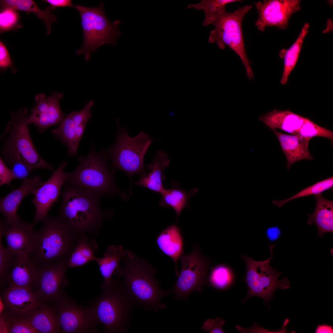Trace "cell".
<instances>
[{"label":"cell","mask_w":333,"mask_h":333,"mask_svg":"<svg viewBox=\"0 0 333 333\" xmlns=\"http://www.w3.org/2000/svg\"><path fill=\"white\" fill-rule=\"evenodd\" d=\"M123 258V266H119L116 269L115 275L121 278L137 306L155 313L165 308L166 305L161 302L170 292L169 290H164L160 287L154 276L156 268L130 250Z\"/></svg>","instance_id":"1"},{"label":"cell","mask_w":333,"mask_h":333,"mask_svg":"<svg viewBox=\"0 0 333 333\" xmlns=\"http://www.w3.org/2000/svg\"><path fill=\"white\" fill-rule=\"evenodd\" d=\"M58 215L78 234L97 232L106 214L100 204V197L65 183Z\"/></svg>","instance_id":"2"},{"label":"cell","mask_w":333,"mask_h":333,"mask_svg":"<svg viewBox=\"0 0 333 333\" xmlns=\"http://www.w3.org/2000/svg\"><path fill=\"white\" fill-rule=\"evenodd\" d=\"M101 288L102 293L89 306L97 323L103 325L105 333L126 332L136 304L118 277L109 286Z\"/></svg>","instance_id":"3"},{"label":"cell","mask_w":333,"mask_h":333,"mask_svg":"<svg viewBox=\"0 0 333 333\" xmlns=\"http://www.w3.org/2000/svg\"><path fill=\"white\" fill-rule=\"evenodd\" d=\"M27 112V109L21 108L17 113H10L11 119L0 138L1 158L7 164L20 161L32 171L41 168L54 171L52 166L42 158L33 144L28 127Z\"/></svg>","instance_id":"4"},{"label":"cell","mask_w":333,"mask_h":333,"mask_svg":"<svg viewBox=\"0 0 333 333\" xmlns=\"http://www.w3.org/2000/svg\"><path fill=\"white\" fill-rule=\"evenodd\" d=\"M41 229L35 232L33 250L30 253L40 266L63 256L69 257L78 236L59 216L47 215Z\"/></svg>","instance_id":"5"},{"label":"cell","mask_w":333,"mask_h":333,"mask_svg":"<svg viewBox=\"0 0 333 333\" xmlns=\"http://www.w3.org/2000/svg\"><path fill=\"white\" fill-rule=\"evenodd\" d=\"M108 159L103 153L98 154L92 148L87 156L78 158L76 169L66 173L65 183L100 197L119 193L113 172L108 167Z\"/></svg>","instance_id":"6"},{"label":"cell","mask_w":333,"mask_h":333,"mask_svg":"<svg viewBox=\"0 0 333 333\" xmlns=\"http://www.w3.org/2000/svg\"><path fill=\"white\" fill-rule=\"evenodd\" d=\"M75 7L80 14L83 35V45L76 51V55H84L85 60L88 61L92 53L102 45H116L121 35L118 28L120 21H109L102 2L95 7L77 5Z\"/></svg>","instance_id":"7"},{"label":"cell","mask_w":333,"mask_h":333,"mask_svg":"<svg viewBox=\"0 0 333 333\" xmlns=\"http://www.w3.org/2000/svg\"><path fill=\"white\" fill-rule=\"evenodd\" d=\"M153 141L142 131L133 138L125 129L119 128L115 142L103 153L111 158L113 171L121 170L130 176L144 175L146 174L144 157Z\"/></svg>","instance_id":"8"},{"label":"cell","mask_w":333,"mask_h":333,"mask_svg":"<svg viewBox=\"0 0 333 333\" xmlns=\"http://www.w3.org/2000/svg\"><path fill=\"white\" fill-rule=\"evenodd\" d=\"M252 7V5H246L232 12H225L212 23L214 28L211 31L208 39L209 43H216L220 49H223L227 45L237 54L249 79L253 78V74L245 52L242 23L244 16Z\"/></svg>","instance_id":"9"},{"label":"cell","mask_w":333,"mask_h":333,"mask_svg":"<svg viewBox=\"0 0 333 333\" xmlns=\"http://www.w3.org/2000/svg\"><path fill=\"white\" fill-rule=\"evenodd\" d=\"M271 256L262 261H256L244 254L241 255L246 265V271L243 280L248 287L247 294L243 303L249 297L257 296L261 298L265 303H268L276 290L290 288L287 277L280 280L279 276L283 273L272 268L269 262L273 257V249L275 245H269Z\"/></svg>","instance_id":"10"},{"label":"cell","mask_w":333,"mask_h":333,"mask_svg":"<svg viewBox=\"0 0 333 333\" xmlns=\"http://www.w3.org/2000/svg\"><path fill=\"white\" fill-rule=\"evenodd\" d=\"M181 268L174 287L169 290L177 299H187L193 291H200L208 281L207 273L210 262L200 254L196 245L190 254L179 258Z\"/></svg>","instance_id":"11"},{"label":"cell","mask_w":333,"mask_h":333,"mask_svg":"<svg viewBox=\"0 0 333 333\" xmlns=\"http://www.w3.org/2000/svg\"><path fill=\"white\" fill-rule=\"evenodd\" d=\"M54 309L59 319L61 332L98 333L94 318L89 306L83 307L65 295L60 294L53 301Z\"/></svg>","instance_id":"12"},{"label":"cell","mask_w":333,"mask_h":333,"mask_svg":"<svg viewBox=\"0 0 333 333\" xmlns=\"http://www.w3.org/2000/svg\"><path fill=\"white\" fill-rule=\"evenodd\" d=\"M69 257H61L39 268L31 288L42 302L54 301L61 293V286L69 267Z\"/></svg>","instance_id":"13"},{"label":"cell","mask_w":333,"mask_h":333,"mask_svg":"<svg viewBox=\"0 0 333 333\" xmlns=\"http://www.w3.org/2000/svg\"><path fill=\"white\" fill-rule=\"evenodd\" d=\"M299 0H269L255 2L258 18L255 24L261 31L268 27L286 29L291 15L299 10Z\"/></svg>","instance_id":"14"},{"label":"cell","mask_w":333,"mask_h":333,"mask_svg":"<svg viewBox=\"0 0 333 333\" xmlns=\"http://www.w3.org/2000/svg\"><path fill=\"white\" fill-rule=\"evenodd\" d=\"M67 165L66 162H62L49 179L33 192L34 197L31 201L34 204L35 212L32 223L35 225L44 220L49 210L58 200L66 179V173L64 170Z\"/></svg>","instance_id":"15"},{"label":"cell","mask_w":333,"mask_h":333,"mask_svg":"<svg viewBox=\"0 0 333 333\" xmlns=\"http://www.w3.org/2000/svg\"><path fill=\"white\" fill-rule=\"evenodd\" d=\"M63 96L62 93L56 92L47 97L43 94L36 95V104L28 116V124L35 125L40 134L50 126L60 125L65 115L61 111L59 104Z\"/></svg>","instance_id":"16"},{"label":"cell","mask_w":333,"mask_h":333,"mask_svg":"<svg viewBox=\"0 0 333 333\" xmlns=\"http://www.w3.org/2000/svg\"><path fill=\"white\" fill-rule=\"evenodd\" d=\"M35 225L20 219L10 223L0 220V234L5 239L7 247L15 254L31 253L33 249Z\"/></svg>","instance_id":"17"},{"label":"cell","mask_w":333,"mask_h":333,"mask_svg":"<svg viewBox=\"0 0 333 333\" xmlns=\"http://www.w3.org/2000/svg\"><path fill=\"white\" fill-rule=\"evenodd\" d=\"M3 302L10 314L23 317L43 304L30 287L9 286L3 294Z\"/></svg>","instance_id":"18"},{"label":"cell","mask_w":333,"mask_h":333,"mask_svg":"<svg viewBox=\"0 0 333 333\" xmlns=\"http://www.w3.org/2000/svg\"><path fill=\"white\" fill-rule=\"evenodd\" d=\"M44 182L38 176L28 178L23 181L19 187L14 189L1 199L0 211L7 223L10 224L20 219L16 212L23 199L29 194H33Z\"/></svg>","instance_id":"19"},{"label":"cell","mask_w":333,"mask_h":333,"mask_svg":"<svg viewBox=\"0 0 333 333\" xmlns=\"http://www.w3.org/2000/svg\"><path fill=\"white\" fill-rule=\"evenodd\" d=\"M40 267L30 253L15 254L6 279L9 286L31 288Z\"/></svg>","instance_id":"20"},{"label":"cell","mask_w":333,"mask_h":333,"mask_svg":"<svg viewBox=\"0 0 333 333\" xmlns=\"http://www.w3.org/2000/svg\"><path fill=\"white\" fill-rule=\"evenodd\" d=\"M271 130L277 136L286 156V168L288 170L296 162L304 159H313L308 149V144L311 139L299 135L284 134L276 129Z\"/></svg>","instance_id":"21"},{"label":"cell","mask_w":333,"mask_h":333,"mask_svg":"<svg viewBox=\"0 0 333 333\" xmlns=\"http://www.w3.org/2000/svg\"><path fill=\"white\" fill-rule=\"evenodd\" d=\"M308 118L288 110L275 109L261 116L259 119L271 130L277 128L296 135Z\"/></svg>","instance_id":"22"},{"label":"cell","mask_w":333,"mask_h":333,"mask_svg":"<svg viewBox=\"0 0 333 333\" xmlns=\"http://www.w3.org/2000/svg\"><path fill=\"white\" fill-rule=\"evenodd\" d=\"M170 163L166 153L161 150L157 151L152 162L147 166L150 171L147 175H141L139 179L134 183V184L161 194L165 189L162 182L165 179L164 169Z\"/></svg>","instance_id":"23"},{"label":"cell","mask_w":333,"mask_h":333,"mask_svg":"<svg viewBox=\"0 0 333 333\" xmlns=\"http://www.w3.org/2000/svg\"><path fill=\"white\" fill-rule=\"evenodd\" d=\"M156 242L162 252L173 261L175 273L178 276L179 274L178 261L183 255V237L180 229L175 225L170 226L158 236Z\"/></svg>","instance_id":"24"},{"label":"cell","mask_w":333,"mask_h":333,"mask_svg":"<svg viewBox=\"0 0 333 333\" xmlns=\"http://www.w3.org/2000/svg\"><path fill=\"white\" fill-rule=\"evenodd\" d=\"M38 333L61 332L59 320L54 308L42 304L23 316Z\"/></svg>","instance_id":"25"},{"label":"cell","mask_w":333,"mask_h":333,"mask_svg":"<svg viewBox=\"0 0 333 333\" xmlns=\"http://www.w3.org/2000/svg\"><path fill=\"white\" fill-rule=\"evenodd\" d=\"M316 205L314 211L308 215L307 223H314L321 237L325 233L333 232V201L324 198L321 193L314 195Z\"/></svg>","instance_id":"26"},{"label":"cell","mask_w":333,"mask_h":333,"mask_svg":"<svg viewBox=\"0 0 333 333\" xmlns=\"http://www.w3.org/2000/svg\"><path fill=\"white\" fill-rule=\"evenodd\" d=\"M171 187L169 189H165L161 194V199L159 204L160 206L165 207H171L176 214V220L182 210L189 206L190 199L196 195L198 190L194 188L188 191L183 190L179 184L174 181L171 183Z\"/></svg>","instance_id":"27"},{"label":"cell","mask_w":333,"mask_h":333,"mask_svg":"<svg viewBox=\"0 0 333 333\" xmlns=\"http://www.w3.org/2000/svg\"><path fill=\"white\" fill-rule=\"evenodd\" d=\"M128 251L125 250L121 245H111L106 249L103 257H96L94 261L98 264L104 279L101 286L105 287L111 284L113 273L119 267L121 260L127 255Z\"/></svg>","instance_id":"28"},{"label":"cell","mask_w":333,"mask_h":333,"mask_svg":"<svg viewBox=\"0 0 333 333\" xmlns=\"http://www.w3.org/2000/svg\"><path fill=\"white\" fill-rule=\"evenodd\" d=\"M1 10H22L34 13L39 18L43 20L47 28L46 34H50L51 24L57 20L56 17L51 14L53 9L50 6L44 10H41L32 0H3L0 1Z\"/></svg>","instance_id":"29"},{"label":"cell","mask_w":333,"mask_h":333,"mask_svg":"<svg viewBox=\"0 0 333 333\" xmlns=\"http://www.w3.org/2000/svg\"><path fill=\"white\" fill-rule=\"evenodd\" d=\"M97 249L95 239L88 237L85 233L79 235L69 257V267H80L94 260Z\"/></svg>","instance_id":"30"},{"label":"cell","mask_w":333,"mask_h":333,"mask_svg":"<svg viewBox=\"0 0 333 333\" xmlns=\"http://www.w3.org/2000/svg\"><path fill=\"white\" fill-rule=\"evenodd\" d=\"M309 24L306 23L302 27L298 38L288 49H282L279 56L284 59L283 70L280 82L282 85L287 83L292 71L298 61L304 39L309 31Z\"/></svg>","instance_id":"31"},{"label":"cell","mask_w":333,"mask_h":333,"mask_svg":"<svg viewBox=\"0 0 333 333\" xmlns=\"http://www.w3.org/2000/svg\"><path fill=\"white\" fill-rule=\"evenodd\" d=\"M75 128L70 113L58 127L51 131L55 137L67 146V153L69 156L76 155L79 144L76 138Z\"/></svg>","instance_id":"32"},{"label":"cell","mask_w":333,"mask_h":333,"mask_svg":"<svg viewBox=\"0 0 333 333\" xmlns=\"http://www.w3.org/2000/svg\"><path fill=\"white\" fill-rule=\"evenodd\" d=\"M237 0H202L196 4H190L187 8H194L197 10H202L204 12L205 18L202 25L207 26L213 23L225 12V6Z\"/></svg>","instance_id":"33"},{"label":"cell","mask_w":333,"mask_h":333,"mask_svg":"<svg viewBox=\"0 0 333 333\" xmlns=\"http://www.w3.org/2000/svg\"><path fill=\"white\" fill-rule=\"evenodd\" d=\"M4 316L1 320L4 322L3 323L4 324L1 325L0 332H3H3L10 333H38L28 320L24 317L11 314L10 316Z\"/></svg>","instance_id":"34"},{"label":"cell","mask_w":333,"mask_h":333,"mask_svg":"<svg viewBox=\"0 0 333 333\" xmlns=\"http://www.w3.org/2000/svg\"><path fill=\"white\" fill-rule=\"evenodd\" d=\"M233 279V275L231 269L222 264L213 267L208 278L212 286L221 290L228 287L232 283Z\"/></svg>","instance_id":"35"},{"label":"cell","mask_w":333,"mask_h":333,"mask_svg":"<svg viewBox=\"0 0 333 333\" xmlns=\"http://www.w3.org/2000/svg\"><path fill=\"white\" fill-rule=\"evenodd\" d=\"M333 186V177H331L316 182L286 199L279 201L273 200L272 203L281 208L284 204L288 201L296 198L321 194L327 190L331 189Z\"/></svg>","instance_id":"36"},{"label":"cell","mask_w":333,"mask_h":333,"mask_svg":"<svg viewBox=\"0 0 333 333\" xmlns=\"http://www.w3.org/2000/svg\"><path fill=\"white\" fill-rule=\"evenodd\" d=\"M296 135L311 139L314 137H322L329 139L332 143L333 141V131L318 125L309 118L300 128Z\"/></svg>","instance_id":"37"},{"label":"cell","mask_w":333,"mask_h":333,"mask_svg":"<svg viewBox=\"0 0 333 333\" xmlns=\"http://www.w3.org/2000/svg\"><path fill=\"white\" fill-rule=\"evenodd\" d=\"M19 15L16 11L5 10L0 14V33L16 29L18 26Z\"/></svg>","instance_id":"38"},{"label":"cell","mask_w":333,"mask_h":333,"mask_svg":"<svg viewBox=\"0 0 333 333\" xmlns=\"http://www.w3.org/2000/svg\"><path fill=\"white\" fill-rule=\"evenodd\" d=\"M0 234V277L1 282L5 279L10 269L15 254L4 247Z\"/></svg>","instance_id":"39"},{"label":"cell","mask_w":333,"mask_h":333,"mask_svg":"<svg viewBox=\"0 0 333 333\" xmlns=\"http://www.w3.org/2000/svg\"><path fill=\"white\" fill-rule=\"evenodd\" d=\"M94 103L93 100L90 101L81 110L77 111L73 110L70 112L72 121L76 126L86 124L92 117L91 109Z\"/></svg>","instance_id":"40"},{"label":"cell","mask_w":333,"mask_h":333,"mask_svg":"<svg viewBox=\"0 0 333 333\" xmlns=\"http://www.w3.org/2000/svg\"><path fill=\"white\" fill-rule=\"evenodd\" d=\"M15 179L23 181L28 178L32 171L27 166L19 161H14L8 164Z\"/></svg>","instance_id":"41"},{"label":"cell","mask_w":333,"mask_h":333,"mask_svg":"<svg viewBox=\"0 0 333 333\" xmlns=\"http://www.w3.org/2000/svg\"><path fill=\"white\" fill-rule=\"evenodd\" d=\"M224 323L225 321L219 318L209 319L204 323L202 328L204 331L211 333H224L222 328Z\"/></svg>","instance_id":"42"},{"label":"cell","mask_w":333,"mask_h":333,"mask_svg":"<svg viewBox=\"0 0 333 333\" xmlns=\"http://www.w3.org/2000/svg\"><path fill=\"white\" fill-rule=\"evenodd\" d=\"M15 179L10 168L6 166L2 158H0V185L6 184L11 187L10 183Z\"/></svg>","instance_id":"43"},{"label":"cell","mask_w":333,"mask_h":333,"mask_svg":"<svg viewBox=\"0 0 333 333\" xmlns=\"http://www.w3.org/2000/svg\"><path fill=\"white\" fill-rule=\"evenodd\" d=\"M12 62L8 51L5 46L0 42V67L6 69L12 65Z\"/></svg>","instance_id":"44"},{"label":"cell","mask_w":333,"mask_h":333,"mask_svg":"<svg viewBox=\"0 0 333 333\" xmlns=\"http://www.w3.org/2000/svg\"><path fill=\"white\" fill-rule=\"evenodd\" d=\"M266 233L267 238L270 241H273L278 239L281 232L278 227L273 226L267 228L266 230Z\"/></svg>","instance_id":"45"},{"label":"cell","mask_w":333,"mask_h":333,"mask_svg":"<svg viewBox=\"0 0 333 333\" xmlns=\"http://www.w3.org/2000/svg\"><path fill=\"white\" fill-rule=\"evenodd\" d=\"M43 1L50 4L53 9L56 7H75L70 0H45Z\"/></svg>","instance_id":"46"},{"label":"cell","mask_w":333,"mask_h":333,"mask_svg":"<svg viewBox=\"0 0 333 333\" xmlns=\"http://www.w3.org/2000/svg\"><path fill=\"white\" fill-rule=\"evenodd\" d=\"M86 125L82 124L76 126L75 134L77 141L79 143L83 135Z\"/></svg>","instance_id":"47"},{"label":"cell","mask_w":333,"mask_h":333,"mask_svg":"<svg viewBox=\"0 0 333 333\" xmlns=\"http://www.w3.org/2000/svg\"><path fill=\"white\" fill-rule=\"evenodd\" d=\"M316 333H333V328L331 326L326 324L319 325L316 329Z\"/></svg>","instance_id":"48"}]
</instances>
